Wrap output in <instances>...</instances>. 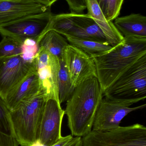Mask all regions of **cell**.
<instances>
[{"label":"cell","instance_id":"cell-1","mask_svg":"<svg viewBox=\"0 0 146 146\" xmlns=\"http://www.w3.org/2000/svg\"><path fill=\"white\" fill-rule=\"evenodd\" d=\"M103 92L97 77L90 78L78 85L67 101L65 115L71 135L83 137L92 130L94 118Z\"/></svg>","mask_w":146,"mask_h":146},{"label":"cell","instance_id":"cell-2","mask_svg":"<svg viewBox=\"0 0 146 146\" xmlns=\"http://www.w3.org/2000/svg\"><path fill=\"white\" fill-rule=\"evenodd\" d=\"M146 55V38L124 37L109 50L90 55L96 65L97 78L104 92L123 73Z\"/></svg>","mask_w":146,"mask_h":146},{"label":"cell","instance_id":"cell-3","mask_svg":"<svg viewBox=\"0 0 146 146\" xmlns=\"http://www.w3.org/2000/svg\"><path fill=\"white\" fill-rule=\"evenodd\" d=\"M43 92L23 101L9 111L14 136L19 145L31 146L37 142L45 102Z\"/></svg>","mask_w":146,"mask_h":146},{"label":"cell","instance_id":"cell-4","mask_svg":"<svg viewBox=\"0 0 146 146\" xmlns=\"http://www.w3.org/2000/svg\"><path fill=\"white\" fill-rule=\"evenodd\" d=\"M103 97L132 106L146 98V55L123 73L105 91Z\"/></svg>","mask_w":146,"mask_h":146},{"label":"cell","instance_id":"cell-5","mask_svg":"<svg viewBox=\"0 0 146 146\" xmlns=\"http://www.w3.org/2000/svg\"><path fill=\"white\" fill-rule=\"evenodd\" d=\"M81 139L82 146H146V127L136 123L108 131L92 130Z\"/></svg>","mask_w":146,"mask_h":146},{"label":"cell","instance_id":"cell-6","mask_svg":"<svg viewBox=\"0 0 146 146\" xmlns=\"http://www.w3.org/2000/svg\"><path fill=\"white\" fill-rule=\"evenodd\" d=\"M53 14L51 9L46 12L25 16L0 25V34L23 43L27 38L36 39L38 43L46 32Z\"/></svg>","mask_w":146,"mask_h":146},{"label":"cell","instance_id":"cell-7","mask_svg":"<svg viewBox=\"0 0 146 146\" xmlns=\"http://www.w3.org/2000/svg\"><path fill=\"white\" fill-rule=\"evenodd\" d=\"M62 59L75 88L90 78L97 77L93 59L77 47L69 44L63 51Z\"/></svg>","mask_w":146,"mask_h":146},{"label":"cell","instance_id":"cell-8","mask_svg":"<svg viewBox=\"0 0 146 146\" xmlns=\"http://www.w3.org/2000/svg\"><path fill=\"white\" fill-rule=\"evenodd\" d=\"M33 62L42 91L48 99H53L59 102L57 82L59 59L43 48H39Z\"/></svg>","mask_w":146,"mask_h":146},{"label":"cell","instance_id":"cell-9","mask_svg":"<svg viewBox=\"0 0 146 146\" xmlns=\"http://www.w3.org/2000/svg\"><path fill=\"white\" fill-rule=\"evenodd\" d=\"M131 106L127 103L103 98L95 115L92 130L104 131L117 128L126 116L132 111L145 108L146 104L134 107Z\"/></svg>","mask_w":146,"mask_h":146},{"label":"cell","instance_id":"cell-10","mask_svg":"<svg viewBox=\"0 0 146 146\" xmlns=\"http://www.w3.org/2000/svg\"><path fill=\"white\" fill-rule=\"evenodd\" d=\"M65 115L59 102L53 99L46 100L41 119L37 142L52 146L61 138L63 119Z\"/></svg>","mask_w":146,"mask_h":146},{"label":"cell","instance_id":"cell-11","mask_svg":"<svg viewBox=\"0 0 146 146\" xmlns=\"http://www.w3.org/2000/svg\"><path fill=\"white\" fill-rule=\"evenodd\" d=\"M35 68L20 55L0 58V97L4 100L9 93Z\"/></svg>","mask_w":146,"mask_h":146},{"label":"cell","instance_id":"cell-12","mask_svg":"<svg viewBox=\"0 0 146 146\" xmlns=\"http://www.w3.org/2000/svg\"><path fill=\"white\" fill-rule=\"evenodd\" d=\"M51 9L34 0L0 1V25Z\"/></svg>","mask_w":146,"mask_h":146},{"label":"cell","instance_id":"cell-13","mask_svg":"<svg viewBox=\"0 0 146 146\" xmlns=\"http://www.w3.org/2000/svg\"><path fill=\"white\" fill-rule=\"evenodd\" d=\"M43 92L36 68L17 85L4 100L9 111L13 110L21 102L33 98Z\"/></svg>","mask_w":146,"mask_h":146},{"label":"cell","instance_id":"cell-14","mask_svg":"<svg viewBox=\"0 0 146 146\" xmlns=\"http://www.w3.org/2000/svg\"><path fill=\"white\" fill-rule=\"evenodd\" d=\"M86 2L87 14L102 30L108 42L112 47L121 43L124 38L116 28L114 23L106 19L97 1L86 0Z\"/></svg>","mask_w":146,"mask_h":146},{"label":"cell","instance_id":"cell-15","mask_svg":"<svg viewBox=\"0 0 146 146\" xmlns=\"http://www.w3.org/2000/svg\"><path fill=\"white\" fill-rule=\"evenodd\" d=\"M114 25L123 38H146V17L141 14L117 17Z\"/></svg>","mask_w":146,"mask_h":146},{"label":"cell","instance_id":"cell-16","mask_svg":"<svg viewBox=\"0 0 146 146\" xmlns=\"http://www.w3.org/2000/svg\"><path fill=\"white\" fill-rule=\"evenodd\" d=\"M38 44L39 48H43L60 60L62 59L64 49L69 43L63 35L54 30H49L41 36Z\"/></svg>","mask_w":146,"mask_h":146},{"label":"cell","instance_id":"cell-17","mask_svg":"<svg viewBox=\"0 0 146 146\" xmlns=\"http://www.w3.org/2000/svg\"><path fill=\"white\" fill-rule=\"evenodd\" d=\"M71 14L75 22L86 35L87 39L107 42L102 30L89 14L74 13H71Z\"/></svg>","mask_w":146,"mask_h":146},{"label":"cell","instance_id":"cell-18","mask_svg":"<svg viewBox=\"0 0 146 146\" xmlns=\"http://www.w3.org/2000/svg\"><path fill=\"white\" fill-rule=\"evenodd\" d=\"M65 37L69 44L80 49L89 55L105 52L113 47L107 42L80 39L69 36Z\"/></svg>","mask_w":146,"mask_h":146},{"label":"cell","instance_id":"cell-19","mask_svg":"<svg viewBox=\"0 0 146 146\" xmlns=\"http://www.w3.org/2000/svg\"><path fill=\"white\" fill-rule=\"evenodd\" d=\"M58 74V96L60 104L66 102L73 94L75 88L72 85L68 72L63 59L59 60Z\"/></svg>","mask_w":146,"mask_h":146},{"label":"cell","instance_id":"cell-20","mask_svg":"<svg viewBox=\"0 0 146 146\" xmlns=\"http://www.w3.org/2000/svg\"><path fill=\"white\" fill-rule=\"evenodd\" d=\"M22 43L8 36H3L0 42V58L21 54Z\"/></svg>","mask_w":146,"mask_h":146},{"label":"cell","instance_id":"cell-21","mask_svg":"<svg viewBox=\"0 0 146 146\" xmlns=\"http://www.w3.org/2000/svg\"><path fill=\"white\" fill-rule=\"evenodd\" d=\"M108 21L114 20L120 14L124 0H96Z\"/></svg>","mask_w":146,"mask_h":146},{"label":"cell","instance_id":"cell-22","mask_svg":"<svg viewBox=\"0 0 146 146\" xmlns=\"http://www.w3.org/2000/svg\"><path fill=\"white\" fill-rule=\"evenodd\" d=\"M9 111L5 101L0 97V132L14 137Z\"/></svg>","mask_w":146,"mask_h":146},{"label":"cell","instance_id":"cell-23","mask_svg":"<svg viewBox=\"0 0 146 146\" xmlns=\"http://www.w3.org/2000/svg\"><path fill=\"white\" fill-rule=\"evenodd\" d=\"M21 48L22 51L20 55L21 58L27 62H33L39 49L37 40L33 38L26 39L23 41Z\"/></svg>","mask_w":146,"mask_h":146},{"label":"cell","instance_id":"cell-24","mask_svg":"<svg viewBox=\"0 0 146 146\" xmlns=\"http://www.w3.org/2000/svg\"><path fill=\"white\" fill-rule=\"evenodd\" d=\"M72 13H79L87 8L86 0H65Z\"/></svg>","mask_w":146,"mask_h":146},{"label":"cell","instance_id":"cell-25","mask_svg":"<svg viewBox=\"0 0 146 146\" xmlns=\"http://www.w3.org/2000/svg\"><path fill=\"white\" fill-rule=\"evenodd\" d=\"M19 145L13 136L0 132V146H18Z\"/></svg>","mask_w":146,"mask_h":146},{"label":"cell","instance_id":"cell-26","mask_svg":"<svg viewBox=\"0 0 146 146\" xmlns=\"http://www.w3.org/2000/svg\"><path fill=\"white\" fill-rule=\"evenodd\" d=\"M74 138L72 135H69L62 138L55 144L52 146H65L68 143H69Z\"/></svg>","mask_w":146,"mask_h":146},{"label":"cell","instance_id":"cell-27","mask_svg":"<svg viewBox=\"0 0 146 146\" xmlns=\"http://www.w3.org/2000/svg\"><path fill=\"white\" fill-rule=\"evenodd\" d=\"M81 137H75L65 146H82Z\"/></svg>","mask_w":146,"mask_h":146},{"label":"cell","instance_id":"cell-28","mask_svg":"<svg viewBox=\"0 0 146 146\" xmlns=\"http://www.w3.org/2000/svg\"><path fill=\"white\" fill-rule=\"evenodd\" d=\"M37 2L45 6L51 7V6L58 0H34Z\"/></svg>","mask_w":146,"mask_h":146},{"label":"cell","instance_id":"cell-29","mask_svg":"<svg viewBox=\"0 0 146 146\" xmlns=\"http://www.w3.org/2000/svg\"><path fill=\"white\" fill-rule=\"evenodd\" d=\"M5 1V0H0V1Z\"/></svg>","mask_w":146,"mask_h":146},{"label":"cell","instance_id":"cell-30","mask_svg":"<svg viewBox=\"0 0 146 146\" xmlns=\"http://www.w3.org/2000/svg\"></svg>","mask_w":146,"mask_h":146}]
</instances>
